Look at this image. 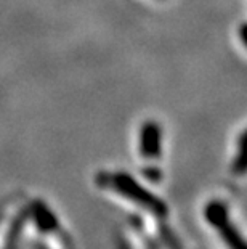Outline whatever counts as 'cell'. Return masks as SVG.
Instances as JSON below:
<instances>
[{"label":"cell","mask_w":247,"mask_h":249,"mask_svg":"<svg viewBox=\"0 0 247 249\" xmlns=\"http://www.w3.org/2000/svg\"><path fill=\"white\" fill-rule=\"evenodd\" d=\"M21 241L34 249H72L71 236L45 199L26 198L21 215Z\"/></svg>","instance_id":"6da1fadb"},{"label":"cell","mask_w":247,"mask_h":249,"mask_svg":"<svg viewBox=\"0 0 247 249\" xmlns=\"http://www.w3.org/2000/svg\"><path fill=\"white\" fill-rule=\"evenodd\" d=\"M97 185L99 190L113 195H117L119 198L127 199L129 203L141 206L146 211H151L156 215L167 214V208L156 198L154 195L146 192L136 183L129 174L122 172H101L97 176Z\"/></svg>","instance_id":"7a4b0ae2"},{"label":"cell","mask_w":247,"mask_h":249,"mask_svg":"<svg viewBox=\"0 0 247 249\" xmlns=\"http://www.w3.org/2000/svg\"><path fill=\"white\" fill-rule=\"evenodd\" d=\"M24 203L26 196H15L0 204V249H18Z\"/></svg>","instance_id":"3957f363"},{"label":"cell","mask_w":247,"mask_h":249,"mask_svg":"<svg viewBox=\"0 0 247 249\" xmlns=\"http://www.w3.org/2000/svg\"><path fill=\"white\" fill-rule=\"evenodd\" d=\"M206 217L210 222V225H214V229L220 233L225 245L230 249H247V243L241 236L238 229L233 225V222L228 219L227 209L223 208V204L220 203L209 204L206 209Z\"/></svg>","instance_id":"277c9868"},{"label":"cell","mask_w":247,"mask_h":249,"mask_svg":"<svg viewBox=\"0 0 247 249\" xmlns=\"http://www.w3.org/2000/svg\"><path fill=\"white\" fill-rule=\"evenodd\" d=\"M140 150L145 158H157L161 155V130L156 123H146L143 125Z\"/></svg>","instance_id":"5b68a950"},{"label":"cell","mask_w":247,"mask_h":249,"mask_svg":"<svg viewBox=\"0 0 247 249\" xmlns=\"http://www.w3.org/2000/svg\"><path fill=\"white\" fill-rule=\"evenodd\" d=\"M233 171L236 174H244L247 172V132L241 137L239 142V155L234 161V167Z\"/></svg>","instance_id":"8992f818"},{"label":"cell","mask_w":247,"mask_h":249,"mask_svg":"<svg viewBox=\"0 0 247 249\" xmlns=\"http://www.w3.org/2000/svg\"><path fill=\"white\" fill-rule=\"evenodd\" d=\"M239 36H241V40L244 42V45L247 47V24H243L239 29Z\"/></svg>","instance_id":"52a82bcc"}]
</instances>
